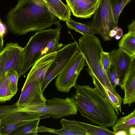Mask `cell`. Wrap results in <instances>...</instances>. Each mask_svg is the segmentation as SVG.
<instances>
[{
    "label": "cell",
    "mask_w": 135,
    "mask_h": 135,
    "mask_svg": "<svg viewBox=\"0 0 135 135\" xmlns=\"http://www.w3.org/2000/svg\"><path fill=\"white\" fill-rule=\"evenodd\" d=\"M73 15L86 18L93 15L100 0H66Z\"/></svg>",
    "instance_id": "cell-13"
},
{
    "label": "cell",
    "mask_w": 135,
    "mask_h": 135,
    "mask_svg": "<svg viewBox=\"0 0 135 135\" xmlns=\"http://www.w3.org/2000/svg\"><path fill=\"white\" fill-rule=\"evenodd\" d=\"M119 85L124 92L123 99V104H131L135 102V56L132 58L129 69Z\"/></svg>",
    "instance_id": "cell-15"
},
{
    "label": "cell",
    "mask_w": 135,
    "mask_h": 135,
    "mask_svg": "<svg viewBox=\"0 0 135 135\" xmlns=\"http://www.w3.org/2000/svg\"><path fill=\"white\" fill-rule=\"evenodd\" d=\"M7 72L0 78V102L10 100L14 96L10 89L7 77Z\"/></svg>",
    "instance_id": "cell-23"
},
{
    "label": "cell",
    "mask_w": 135,
    "mask_h": 135,
    "mask_svg": "<svg viewBox=\"0 0 135 135\" xmlns=\"http://www.w3.org/2000/svg\"><path fill=\"white\" fill-rule=\"evenodd\" d=\"M62 128L56 130L43 126L38 127V132H49L59 135H88L85 130L79 124L78 121L62 118L60 120Z\"/></svg>",
    "instance_id": "cell-16"
},
{
    "label": "cell",
    "mask_w": 135,
    "mask_h": 135,
    "mask_svg": "<svg viewBox=\"0 0 135 135\" xmlns=\"http://www.w3.org/2000/svg\"><path fill=\"white\" fill-rule=\"evenodd\" d=\"M22 109L36 112L54 119L76 115L78 110L73 98L67 97L63 99L54 97L51 99H46L44 105Z\"/></svg>",
    "instance_id": "cell-7"
},
{
    "label": "cell",
    "mask_w": 135,
    "mask_h": 135,
    "mask_svg": "<svg viewBox=\"0 0 135 135\" xmlns=\"http://www.w3.org/2000/svg\"><path fill=\"white\" fill-rule=\"evenodd\" d=\"M108 80L111 85L115 90L117 85H119V80L118 78L115 71L113 66L111 64L110 69L106 71Z\"/></svg>",
    "instance_id": "cell-28"
},
{
    "label": "cell",
    "mask_w": 135,
    "mask_h": 135,
    "mask_svg": "<svg viewBox=\"0 0 135 135\" xmlns=\"http://www.w3.org/2000/svg\"><path fill=\"white\" fill-rule=\"evenodd\" d=\"M93 15L87 25L99 34L104 41L110 40V32L115 26L110 0H100Z\"/></svg>",
    "instance_id": "cell-8"
},
{
    "label": "cell",
    "mask_w": 135,
    "mask_h": 135,
    "mask_svg": "<svg viewBox=\"0 0 135 135\" xmlns=\"http://www.w3.org/2000/svg\"><path fill=\"white\" fill-rule=\"evenodd\" d=\"M85 61L80 50L75 53L56 79L55 85L59 91L67 93L69 92L76 84L78 76L85 65Z\"/></svg>",
    "instance_id": "cell-6"
},
{
    "label": "cell",
    "mask_w": 135,
    "mask_h": 135,
    "mask_svg": "<svg viewBox=\"0 0 135 135\" xmlns=\"http://www.w3.org/2000/svg\"><path fill=\"white\" fill-rule=\"evenodd\" d=\"M56 52L46 54L38 59L33 65L25 81L36 80L42 85L46 73L54 60Z\"/></svg>",
    "instance_id": "cell-14"
},
{
    "label": "cell",
    "mask_w": 135,
    "mask_h": 135,
    "mask_svg": "<svg viewBox=\"0 0 135 135\" xmlns=\"http://www.w3.org/2000/svg\"><path fill=\"white\" fill-rule=\"evenodd\" d=\"M76 92L72 97L81 115L93 123L106 128L113 127L118 119L113 106L95 87L89 85L74 86Z\"/></svg>",
    "instance_id": "cell-2"
},
{
    "label": "cell",
    "mask_w": 135,
    "mask_h": 135,
    "mask_svg": "<svg viewBox=\"0 0 135 135\" xmlns=\"http://www.w3.org/2000/svg\"><path fill=\"white\" fill-rule=\"evenodd\" d=\"M59 22L57 21L55 24L56 28L38 31L30 38L24 47L22 62L18 72L19 78L42 56L45 48L56 37L59 28L62 26Z\"/></svg>",
    "instance_id": "cell-4"
},
{
    "label": "cell",
    "mask_w": 135,
    "mask_h": 135,
    "mask_svg": "<svg viewBox=\"0 0 135 135\" xmlns=\"http://www.w3.org/2000/svg\"><path fill=\"white\" fill-rule=\"evenodd\" d=\"M6 19L10 31L18 35L45 30L57 21V17L42 0L18 2Z\"/></svg>",
    "instance_id": "cell-1"
},
{
    "label": "cell",
    "mask_w": 135,
    "mask_h": 135,
    "mask_svg": "<svg viewBox=\"0 0 135 135\" xmlns=\"http://www.w3.org/2000/svg\"><path fill=\"white\" fill-rule=\"evenodd\" d=\"M49 9L60 20L65 21L71 19V10L68 5L61 0H46Z\"/></svg>",
    "instance_id": "cell-18"
},
{
    "label": "cell",
    "mask_w": 135,
    "mask_h": 135,
    "mask_svg": "<svg viewBox=\"0 0 135 135\" xmlns=\"http://www.w3.org/2000/svg\"><path fill=\"white\" fill-rule=\"evenodd\" d=\"M8 83L13 94L15 95L18 91V82L19 78L18 72L14 69H12L7 72Z\"/></svg>",
    "instance_id": "cell-26"
},
{
    "label": "cell",
    "mask_w": 135,
    "mask_h": 135,
    "mask_svg": "<svg viewBox=\"0 0 135 135\" xmlns=\"http://www.w3.org/2000/svg\"><path fill=\"white\" fill-rule=\"evenodd\" d=\"M79 50L76 41L64 45L56 52L54 60L45 74L42 85L43 92L47 86L55 77L58 76L70 58L77 51Z\"/></svg>",
    "instance_id": "cell-9"
},
{
    "label": "cell",
    "mask_w": 135,
    "mask_h": 135,
    "mask_svg": "<svg viewBox=\"0 0 135 135\" xmlns=\"http://www.w3.org/2000/svg\"><path fill=\"white\" fill-rule=\"evenodd\" d=\"M40 118L32 120L18 127L10 135H37V128Z\"/></svg>",
    "instance_id": "cell-21"
},
{
    "label": "cell",
    "mask_w": 135,
    "mask_h": 135,
    "mask_svg": "<svg viewBox=\"0 0 135 135\" xmlns=\"http://www.w3.org/2000/svg\"><path fill=\"white\" fill-rule=\"evenodd\" d=\"M101 59L102 65L106 72L110 69L111 65L109 53L103 51L101 53Z\"/></svg>",
    "instance_id": "cell-29"
},
{
    "label": "cell",
    "mask_w": 135,
    "mask_h": 135,
    "mask_svg": "<svg viewBox=\"0 0 135 135\" xmlns=\"http://www.w3.org/2000/svg\"><path fill=\"white\" fill-rule=\"evenodd\" d=\"M23 50L24 47L17 43L10 42L0 51V78L12 69L18 72L22 62Z\"/></svg>",
    "instance_id": "cell-11"
},
{
    "label": "cell",
    "mask_w": 135,
    "mask_h": 135,
    "mask_svg": "<svg viewBox=\"0 0 135 135\" xmlns=\"http://www.w3.org/2000/svg\"><path fill=\"white\" fill-rule=\"evenodd\" d=\"M44 115L25 110L16 104L0 106V135H10L14 131L30 121Z\"/></svg>",
    "instance_id": "cell-5"
},
{
    "label": "cell",
    "mask_w": 135,
    "mask_h": 135,
    "mask_svg": "<svg viewBox=\"0 0 135 135\" xmlns=\"http://www.w3.org/2000/svg\"><path fill=\"white\" fill-rule=\"evenodd\" d=\"M115 135H128V133L127 132L124 131H120L116 133H114Z\"/></svg>",
    "instance_id": "cell-33"
},
{
    "label": "cell",
    "mask_w": 135,
    "mask_h": 135,
    "mask_svg": "<svg viewBox=\"0 0 135 135\" xmlns=\"http://www.w3.org/2000/svg\"><path fill=\"white\" fill-rule=\"evenodd\" d=\"M42 90V84L38 80L25 81L20 98L15 103L21 109L42 106L46 100Z\"/></svg>",
    "instance_id": "cell-10"
},
{
    "label": "cell",
    "mask_w": 135,
    "mask_h": 135,
    "mask_svg": "<svg viewBox=\"0 0 135 135\" xmlns=\"http://www.w3.org/2000/svg\"><path fill=\"white\" fill-rule=\"evenodd\" d=\"M128 29L129 32H135V21L133 20L132 22L128 26Z\"/></svg>",
    "instance_id": "cell-31"
},
{
    "label": "cell",
    "mask_w": 135,
    "mask_h": 135,
    "mask_svg": "<svg viewBox=\"0 0 135 135\" xmlns=\"http://www.w3.org/2000/svg\"><path fill=\"white\" fill-rule=\"evenodd\" d=\"M95 87L101 95L114 107L118 116L119 111L121 112V105L123 99L119 95H115L103 85L94 76H92Z\"/></svg>",
    "instance_id": "cell-17"
},
{
    "label": "cell",
    "mask_w": 135,
    "mask_h": 135,
    "mask_svg": "<svg viewBox=\"0 0 135 135\" xmlns=\"http://www.w3.org/2000/svg\"><path fill=\"white\" fill-rule=\"evenodd\" d=\"M62 26L59 28L56 37L51 41L45 48L42 54V56L56 52L63 46L62 44H59L60 39V31Z\"/></svg>",
    "instance_id": "cell-27"
},
{
    "label": "cell",
    "mask_w": 135,
    "mask_h": 135,
    "mask_svg": "<svg viewBox=\"0 0 135 135\" xmlns=\"http://www.w3.org/2000/svg\"><path fill=\"white\" fill-rule=\"evenodd\" d=\"M119 48L131 57L135 56V32L128 31L119 42Z\"/></svg>",
    "instance_id": "cell-19"
},
{
    "label": "cell",
    "mask_w": 135,
    "mask_h": 135,
    "mask_svg": "<svg viewBox=\"0 0 135 135\" xmlns=\"http://www.w3.org/2000/svg\"><path fill=\"white\" fill-rule=\"evenodd\" d=\"M111 64L113 66L120 83L128 73L133 57L118 48L109 53Z\"/></svg>",
    "instance_id": "cell-12"
},
{
    "label": "cell",
    "mask_w": 135,
    "mask_h": 135,
    "mask_svg": "<svg viewBox=\"0 0 135 135\" xmlns=\"http://www.w3.org/2000/svg\"><path fill=\"white\" fill-rule=\"evenodd\" d=\"M78 43L80 51L88 66L89 75L94 76L104 86L115 95H119L111 85L101 62L103 51L100 40L94 35H83Z\"/></svg>",
    "instance_id": "cell-3"
},
{
    "label": "cell",
    "mask_w": 135,
    "mask_h": 135,
    "mask_svg": "<svg viewBox=\"0 0 135 135\" xmlns=\"http://www.w3.org/2000/svg\"><path fill=\"white\" fill-rule=\"evenodd\" d=\"M6 30V27L3 23L0 18V51L3 48V37Z\"/></svg>",
    "instance_id": "cell-30"
},
{
    "label": "cell",
    "mask_w": 135,
    "mask_h": 135,
    "mask_svg": "<svg viewBox=\"0 0 135 135\" xmlns=\"http://www.w3.org/2000/svg\"><path fill=\"white\" fill-rule=\"evenodd\" d=\"M128 135L135 134V127H132L129 129L128 131Z\"/></svg>",
    "instance_id": "cell-32"
},
{
    "label": "cell",
    "mask_w": 135,
    "mask_h": 135,
    "mask_svg": "<svg viewBox=\"0 0 135 135\" xmlns=\"http://www.w3.org/2000/svg\"><path fill=\"white\" fill-rule=\"evenodd\" d=\"M79 125L84 129L88 135H114L113 132L107 128L101 126H98L78 121Z\"/></svg>",
    "instance_id": "cell-24"
},
{
    "label": "cell",
    "mask_w": 135,
    "mask_h": 135,
    "mask_svg": "<svg viewBox=\"0 0 135 135\" xmlns=\"http://www.w3.org/2000/svg\"><path fill=\"white\" fill-rule=\"evenodd\" d=\"M67 27L82 35H94L97 32L92 28L86 24L77 22L71 19L66 21Z\"/></svg>",
    "instance_id": "cell-22"
},
{
    "label": "cell",
    "mask_w": 135,
    "mask_h": 135,
    "mask_svg": "<svg viewBox=\"0 0 135 135\" xmlns=\"http://www.w3.org/2000/svg\"><path fill=\"white\" fill-rule=\"evenodd\" d=\"M23 0H18V2H20L21 1Z\"/></svg>",
    "instance_id": "cell-34"
},
{
    "label": "cell",
    "mask_w": 135,
    "mask_h": 135,
    "mask_svg": "<svg viewBox=\"0 0 135 135\" xmlns=\"http://www.w3.org/2000/svg\"><path fill=\"white\" fill-rule=\"evenodd\" d=\"M113 127L114 133L120 131H125L128 133L130 127H135V109L128 115L118 119Z\"/></svg>",
    "instance_id": "cell-20"
},
{
    "label": "cell",
    "mask_w": 135,
    "mask_h": 135,
    "mask_svg": "<svg viewBox=\"0 0 135 135\" xmlns=\"http://www.w3.org/2000/svg\"><path fill=\"white\" fill-rule=\"evenodd\" d=\"M131 0H110L115 27H118L119 18L125 6Z\"/></svg>",
    "instance_id": "cell-25"
}]
</instances>
